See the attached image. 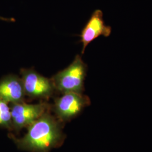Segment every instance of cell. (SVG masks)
Instances as JSON below:
<instances>
[{
  "mask_svg": "<svg viewBox=\"0 0 152 152\" xmlns=\"http://www.w3.org/2000/svg\"><path fill=\"white\" fill-rule=\"evenodd\" d=\"M0 19L2 20H5V21H10V22H12V21L15 20L14 19L6 18H3V17H1V16H0Z\"/></svg>",
  "mask_w": 152,
  "mask_h": 152,
  "instance_id": "cell-9",
  "label": "cell"
},
{
  "mask_svg": "<svg viewBox=\"0 0 152 152\" xmlns=\"http://www.w3.org/2000/svg\"><path fill=\"white\" fill-rule=\"evenodd\" d=\"M0 126L7 129L12 128L11 110L7 103L0 99Z\"/></svg>",
  "mask_w": 152,
  "mask_h": 152,
  "instance_id": "cell-8",
  "label": "cell"
},
{
  "mask_svg": "<svg viewBox=\"0 0 152 152\" xmlns=\"http://www.w3.org/2000/svg\"><path fill=\"white\" fill-rule=\"evenodd\" d=\"M112 32V28L107 26L103 19V13L100 10H96L83 28L80 34V42L82 44V54L85 53L87 46L99 37H109Z\"/></svg>",
  "mask_w": 152,
  "mask_h": 152,
  "instance_id": "cell-5",
  "label": "cell"
},
{
  "mask_svg": "<svg viewBox=\"0 0 152 152\" xmlns=\"http://www.w3.org/2000/svg\"><path fill=\"white\" fill-rule=\"evenodd\" d=\"M87 66L81 56L77 55L71 65L59 72L52 82L55 88L61 92L81 93L87 73Z\"/></svg>",
  "mask_w": 152,
  "mask_h": 152,
  "instance_id": "cell-2",
  "label": "cell"
},
{
  "mask_svg": "<svg viewBox=\"0 0 152 152\" xmlns=\"http://www.w3.org/2000/svg\"><path fill=\"white\" fill-rule=\"evenodd\" d=\"M61 132L59 126L48 113L28 126L26 135L20 139L10 138L20 149L33 152H48L60 141Z\"/></svg>",
  "mask_w": 152,
  "mask_h": 152,
  "instance_id": "cell-1",
  "label": "cell"
},
{
  "mask_svg": "<svg viewBox=\"0 0 152 152\" xmlns=\"http://www.w3.org/2000/svg\"><path fill=\"white\" fill-rule=\"evenodd\" d=\"M25 94L22 80L17 76H7L0 81V99L7 103L22 102Z\"/></svg>",
  "mask_w": 152,
  "mask_h": 152,
  "instance_id": "cell-7",
  "label": "cell"
},
{
  "mask_svg": "<svg viewBox=\"0 0 152 152\" xmlns=\"http://www.w3.org/2000/svg\"><path fill=\"white\" fill-rule=\"evenodd\" d=\"M47 109L45 104H28L23 102L12 104V128L16 130L29 126L41 117Z\"/></svg>",
  "mask_w": 152,
  "mask_h": 152,
  "instance_id": "cell-4",
  "label": "cell"
},
{
  "mask_svg": "<svg viewBox=\"0 0 152 152\" xmlns=\"http://www.w3.org/2000/svg\"><path fill=\"white\" fill-rule=\"evenodd\" d=\"M21 74L25 94L30 97L48 98L53 94L55 87L52 80L32 69H22Z\"/></svg>",
  "mask_w": 152,
  "mask_h": 152,
  "instance_id": "cell-3",
  "label": "cell"
},
{
  "mask_svg": "<svg viewBox=\"0 0 152 152\" xmlns=\"http://www.w3.org/2000/svg\"><path fill=\"white\" fill-rule=\"evenodd\" d=\"M88 103V99L81 93L66 92L56 100L55 109L60 118L68 120L79 113Z\"/></svg>",
  "mask_w": 152,
  "mask_h": 152,
  "instance_id": "cell-6",
  "label": "cell"
}]
</instances>
